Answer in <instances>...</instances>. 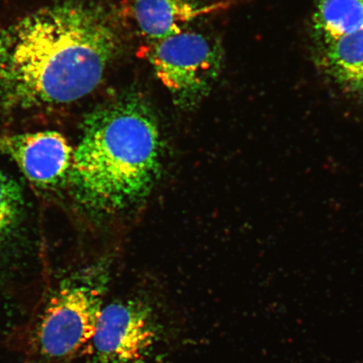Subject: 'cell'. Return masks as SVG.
Masks as SVG:
<instances>
[{
	"mask_svg": "<svg viewBox=\"0 0 363 363\" xmlns=\"http://www.w3.org/2000/svg\"><path fill=\"white\" fill-rule=\"evenodd\" d=\"M22 208L23 195L20 186L0 170V242L15 228Z\"/></svg>",
	"mask_w": 363,
	"mask_h": 363,
	"instance_id": "10",
	"label": "cell"
},
{
	"mask_svg": "<svg viewBox=\"0 0 363 363\" xmlns=\"http://www.w3.org/2000/svg\"><path fill=\"white\" fill-rule=\"evenodd\" d=\"M104 269L97 267L72 277L50 298L38 330L45 357L67 359L92 340L107 289Z\"/></svg>",
	"mask_w": 363,
	"mask_h": 363,
	"instance_id": "3",
	"label": "cell"
},
{
	"mask_svg": "<svg viewBox=\"0 0 363 363\" xmlns=\"http://www.w3.org/2000/svg\"><path fill=\"white\" fill-rule=\"evenodd\" d=\"M139 54L183 106L194 104L208 94L220 74L223 56L220 45L210 36L185 30L147 42Z\"/></svg>",
	"mask_w": 363,
	"mask_h": 363,
	"instance_id": "4",
	"label": "cell"
},
{
	"mask_svg": "<svg viewBox=\"0 0 363 363\" xmlns=\"http://www.w3.org/2000/svg\"><path fill=\"white\" fill-rule=\"evenodd\" d=\"M157 325L151 306L140 298L103 307L92 339L101 363H140L155 343Z\"/></svg>",
	"mask_w": 363,
	"mask_h": 363,
	"instance_id": "5",
	"label": "cell"
},
{
	"mask_svg": "<svg viewBox=\"0 0 363 363\" xmlns=\"http://www.w3.org/2000/svg\"><path fill=\"white\" fill-rule=\"evenodd\" d=\"M230 4V0L207 4L195 0H127L124 13L150 42L180 33L190 22Z\"/></svg>",
	"mask_w": 363,
	"mask_h": 363,
	"instance_id": "7",
	"label": "cell"
},
{
	"mask_svg": "<svg viewBox=\"0 0 363 363\" xmlns=\"http://www.w3.org/2000/svg\"><path fill=\"white\" fill-rule=\"evenodd\" d=\"M0 151L11 157L29 180L42 187L60 184L71 174L74 151L62 134L0 135Z\"/></svg>",
	"mask_w": 363,
	"mask_h": 363,
	"instance_id": "6",
	"label": "cell"
},
{
	"mask_svg": "<svg viewBox=\"0 0 363 363\" xmlns=\"http://www.w3.org/2000/svg\"><path fill=\"white\" fill-rule=\"evenodd\" d=\"M82 127L70 174L81 202L106 214L142 202L162 167L161 135L147 99L124 91L94 108Z\"/></svg>",
	"mask_w": 363,
	"mask_h": 363,
	"instance_id": "2",
	"label": "cell"
},
{
	"mask_svg": "<svg viewBox=\"0 0 363 363\" xmlns=\"http://www.w3.org/2000/svg\"><path fill=\"white\" fill-rule=\"evenodd\" d=\"M315 28L325 43L363 29V0H319Z\"/></svg>",
	"mask_w": 363,
	"mask_h": 363,
	"instance_id": "9",
	"label": "cell"
},
{
	"mask_svg": "<svg viewBox=\"0 0 363 363\" xmlns=\"http://www.w3.org/2000/svg\"><path fill=\"white\" fill-rule=\"evenodd\" d=\"M323 66L345 91L363 96V29L325 43Z\"/></svg>",
	"mask_w": 363,
	"mask_h": 363,
	"instance_id": "8",
	"label": "cell"
},
{
	"mask_svg": "<svg viewBox=\"0 0 363 363\" xmlns=\"http://www.w3.org/2000/svg\"><path fill=\"white\" fill-rule=\"evenodd\" d=\"M121 48L116 13L99 0H55L0 29V108L62 106L101 84Z\"/></svg>",
	"mask_w": 363,
	"mask_h": 363,
	"instance_id": "1",
	"label": "cell"
}]
</instances>
